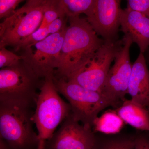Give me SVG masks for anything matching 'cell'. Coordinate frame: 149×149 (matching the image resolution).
Returning a JSON list of instances; mask_svg holds the SVG:
<instances>
[{
  "mask_svg": "<svg viewBox=\"0 0 149 149\" xmlns=\"http://www.w3.org/2000/svg\"><path fill=\"white\" fill-rule=\"evenodd\" d=\"M58 67L54 76L66 79L85 62L104 42L86 18L68 17Z\"/></svg>",
  "mask_w": 149,
  "mask_h": 149,
  "instance_id": "1",
  "label": "cell"
},
{
  "mask_svg": "<svg viewBox=\"0 0 149 149\" xmlns=\"http://www.w3.org/2000/svg\"><path fill=\"white\" fill-rule=\"evenodd\" d=\"M40 77L22 60L0 70V104L32 108L40 89Z\"/></svg>",
  "mask_w": 149,
  "mask_h": 149,
  "instance_id": "2",
  "label": "cell"
},
{
  "mask_svg": "<svg viewBox=\"0 0 149 149\" xmlns=\"http://www.w3.org/2000/svg\"><path fill=\"white\" fill-rule=\"evenodd\" d=\"M54 75L44 78L38 93L33 120L39 140L52 138L56 129L71 113V107L61 98L54 81Z\"/></svg>",
  "mask_w": 149,
  "mask_h": 149,
  "instance_id": "3",
  "label": "cell"
},
{
  "mask_svg": "<svg viewBox=\"0 0 149 149\" xmlns=\"http://www.w3.org/2000/svg\"><path fill=\"white\" fill-rule=\"evenodd\" d=\"M32 108L0 104L1 140L12 149L38 147V134L34 130Z\"/></svg>",
  "mask_w": 149,
  "mask_h": 149,
  "instance_id": "4",
  "label": "cell"
},
{
  "mask_svg": "<svg viewBox=\"0 0 149 149\" xmlns=\"http://www.w3.org/2000/svg\"><path fill=\"white\" fill-rule=\"evenodd\" d=\"M57 90L69 102L75 120L93 129V122L102 111L113 106L103 93L82 87L72 81L54 77Z\"/></svg>",
  "mask_w": 149,
  "mask_h": 149,
  "instance_id": "5",
  "label": "cell"
},
{
  "mask_svg": "<svg viewBox=\"0 0 149 149\" xmlns=\"http://www.w3.org/2000/svg\"><path fill=\"white\" fill-rule=\"evenodd\" d=\"M47 0H27L0 24V48L19 43L35 32L42 20Z\"/></svg>",
  "mask_w": 149,
  "mask_h": 149,
  "instance_id": "6",
  "label": "cell"
},
{
  "mask_svg": "<svg viewBox=\"0 0 149 149\" xmlns=\"http://www.w3.org/2000/svg\"><path fill=\"white\" fill-rule=\"evenodd\" d=\"M123 44V38L115 41H105L84 63L64 79L102 93L112 63Z\"/></svg>",
  "mask_w": 149,
  "mask_h": 149,
  "instance_id": "7",
  "label": "cell"
},
{
  "mask_svg": "<svg viewBox=\"0 0 149 149\" xmlns=\"http://www.w3.org/2000/svg\"><path fill=\"white\" fill-rule=\"evenodd\" d=\"M67 27L20 51L22 60L40 78L54 75L57 69Z\"/></svg>",
  "mask_w": 149,
  "mask_h": 149,
  "instance_id": "8",
  "label": "cell"
},
{
  "mask_svg": "<svg viewBox=\"0 0 149 149\" xmlns=\"http://www.w3.org/2000/svg\"><path fill=\"white\" fill-rule=\"evenodd\" d=\"M123 44L111 67L102 93L109 99L114 107L120 106L128 94V86L133 64L130 61L132 41L124 36Z\"/></svg>",
  "mask_w": 149,
  "mask_h": 149,
  "instance_id": "9",
  "label": "cell"
},
{
  "mask_svg": "<svg viewBox=\"0 0 149 149\" xmlns=\"http://www.w3.org/2000/svg\"><path fill=\"white\" fill-rule=\"evenodd\" d=\"M45 142V149H93L96 138L93 129L80 124L71 113L60 128Z\"/></svg>",
  "mask_w": 149,
  "mask_h": 149,
  "instance_id": "10",
  "label": "cell"
},
{
  "mask_svg": "<svg viewBox=\"0 0 149 149\" xmlns=\"http://www.w3.org/2000/svg\"><path fill=\"white\" fill-rule=\"evenodd\" d=\"M121 0H95L86 19L105 41L118 40Z\"/></svg>",
  "mask_w": 149,
  "mask_h": 149,
  "instance_id": "11",
  "label": "cell"
},
{
  "mask_svg": "<svg viewBox=\"0 0 149 149\" xmlns=\"http://www.w3.org/2000/svg\"><path fill=\"white\" fill-rule=\"evenodd\" d=\"M120 24L124 36L136 43L144 54L149 47V17L127 8L121 10Z\"/></svg>",
  "mask_w": 149,
  "mask_h": 149,
  "instance_id": "12",
  "label": "cell"
},
{
  "mask_svg": "<svg viewBox=\"0 0 149 149\" xmlns=\"http://www.w3.org/2000/svg\"><path fill=\"white\" fill-rule=\"evenodd\" d=\"M128 94L131 100L149 111V69L144 54L141 52L133 64Z\"/></svg>",
  "mask_w": 149,
  "mask_h": 149,
  "instance_id": "13",
  "label": "cell"
},
{
  "mask_svg": "<svg viewBox=\"0 0 149 149\" xmlns=\"http://www.w3.org/2000/svg\"><path fill=\"white\" fill-rule=\"evenodd\" d=\"M124 122L138 130L149 132V111L130 99H125L116 110Z\"/></svg>",
  "mask_w": 149,
  "mask_h": 149,
  "instance_id": "14",
  "label": "cell"
},
{
  "mask_svg": "<svg viewBox=\"0 0 149 149\" xmlns=\"http://www.w3.org/2000/svg\"><path fill=\"white\" fill-rule=\"evenodd\" d=\"M124 123L116 111H107L100 117L96 118L93 122V130L94 133L117 134L122 129Z\"/></svg>",
  "mask_w": 149,
  "mask_h": 149,
  "instance_id": "15",
  "label": "cell"
},
{
  "mask_svg": "<svg viewBox=\"0 0 149 149\" xmlns=\"http://www.w3.org/2000/svg\"><path fill=\"white\" fill-rule=\"evenodd\" d=\"M63 8L69 17L87 15L93 7L95 0H59Z\"/></svg>",
  "mask_w": 149,
  "mask_h": 149,
  "instance_id": "16",
  "label": "cell"
},
{
  "mask_svg": "<svg viewBox=\"0 0 149 149\" xmlns=\"http://www.w3.org/2000/svg\"><path fill=\"white\" fill-rule=\"evenodd\" d=\"M65 15H66L59 0H47L42 20L39 27H47L54 20Z\"/></svg>",
  "mask_w": 149,
  "mask_h": 149,
  "instance_id": "17",
  "label": "cell"
},
{
  "mask_svg": "<svg viewBox=\"0 0 149 149\" xmlns=\"http://www.w3.org/2000/svg\"><path fill=\"white\" fill-rule=\"evenodd\" d=\"M135 139L118 138L108 139L98 143L96 139L93 149H134Z\"/></svg>",
  "mask_w": 149,
  "mask_h": 149,
  "instance_id": "18",
  "label": "cell"
},
{
  "mask_svg": "<svg viewBox=\"0 0 149 149\" xmlns=\"http://www.w3.org/2000/svg\"><path fill=\"white\" fill-rule=\"evenodd\" d=\"M50 35V34L47 27L43 28L39 27L31 35L24 40H22L19 44L14 48L16 52L22 50L29 46L42 41Z\"/></svg>",
  "mask_w": 149,
  "mask_h": 149,
  "instance_id": "19",
  "label": "cell"
},
{
  "mask_svg": "<svg viewBox=\"0 0 149 149\" xmlns=\"http://www.w3.org/2000/svg\"><path fill=\"white\" fill-rule=\"evenodd\" d=\"M0 68L10 67L18 64L22 60L21 56H18L7 49L6 47L0 48Z\"/></svg>",
  "mask_w": 149,
  "mask_h": 149,
  "instance_id": "20",
  "label": "cell"
},
{
  "mask_svg": "<svg viewBox=\"0 0 149 149\" xmlns=\"http://www.w3.org/2000/svg\"><path fill=\"white\" fill-rule=\"evenodd\" d=\"M23 1L24 0H0V18L5 19L10 16Z\"/></svg>",
  "mask_w": 149,
  "mask_h": 149,
  "instance_id": "21",
  "label": "cell"
},
{
  "mask_svg": "<svg viewBox=\"0 0 149 149\" xmlns=\"http://www.w3.org/2000/svg\"><path fill=\"white\" fill-rule=\"evenodd\" d=\"M127 8L139 12L149 17V0H126Z\"/></svg>",
  "mask_w": 149,
  "mask_h": 149,
  "instance_id": "22",
  "label": "cell"
},
{
  "mask_svg": "<svg viewBox=\"0 0 149 149\" xmlns=\"http://www.w3.org/2000/svg\"><path fill=\"white\" fill-rule=\"evenodd\" d=\"M67 15H63L56 19L47 26L50 34H54L59 32L63 28L67 26L66 22L68 19Z\"/></svg>",
  "mask_w": 149,
  "mask_h": 149,
  "instance_id": "23",
  "label": "cell"
},
{
  "mask_svg": "<svg viewBox=\"0 0 149 149\" xmlns=\"http://www.w3.org/2000/svg\"><path fill=\"white\" fill-rule=\"evenodd\" d=\"M134 149H149V140L145 136H141L135 139Z\"/></svg>",
  "mask_w": 149,
  "mask_h": 149,
  "instance_id": "24",
  "label": "cell"
},
{
  "mask_svg": "<svg viewBox=\"0 0 149 149\" xmlns=\"http://www.w3.org/2000/svg\"><path fill=\"white\" fill-rule=\"evenodd\" d=\"M45 141L40 140L37 149H45Z\"/></svg>",
  "mask_w": 149,
  "mask_h": 149,
  "instance_id": "25",
  "label": "cell"
},
{
  "mask_svg": "<svg viewBox=\"0 0 149 149\" xmlns=\"http://www.w3.org/2000/svg\"><path fill=\"white\" fill-rule=\"evenodd\" d=\"M144 55L145 56V58H146V61L147 65H148L149 66V47L147 49L146 52L144 53Z\"/></svg>",
  "mask_w": 149,
  "mask_h": 149,
  "instance_id": "26",
  "label": "cell"
}]
</instances>
